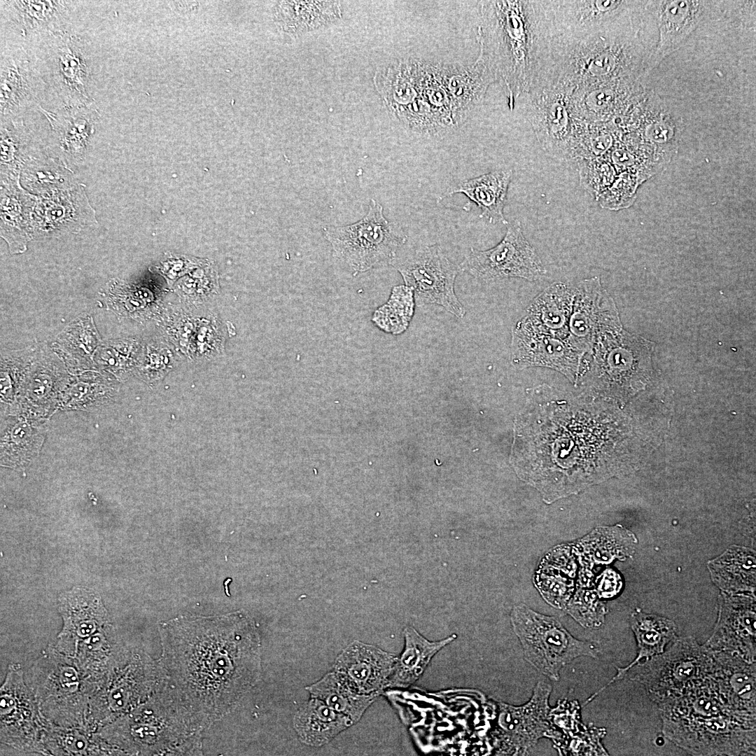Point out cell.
Here are the masks:
<instances>
[{"instance_id": "1", "label": "cell", "mask_w": 756, "mask_h": 756, "mask_svg": "<svg viewBox=\"0 0 756 756\" xmlns=\"http://www.w3.org/2000/svg\"><path fill=\"white\" fill-rule=\"evenodd\" d=\"M158 660L169 684L209 726L232 711L257 684L261 644L244 610L181 615L159 624Z\"/></svg>"}, {"instance_id": "2", "label": "cell", "mask_w": 756, "mask_h": 756, "mask_svg": "<svg viewBox=\"0 0 756 756\" xmlns=\"http://www.w3.org/2000/svg\"><path fill=\"white\" fill-rule=\"evenodd\" d=\"M479 57L504 88L510 110L528 93L547 53L549 31L538 1H482Z\"/></svg>"}, {"instance_id": "3", "label": "cell", "mask_w": 756, "mask_h": 756, "mask_svg": "<svg viewBox=\"0 0 756 756\" xmlns=\"http://www.w3.org/2000/svg\"><path fill=\"white\" fill-rule=\"evenodd\" d=\"M662 733L695 755H755L756 723L740 715L711 671L694 687L659 705Z\"/></svg>"}, {"instance_id": "4", "label": "cell", "mask_w": 756, "mask_h": 756, "mask_svg": "<svg viewBox=\"0 0 756 756\" xmlns=\"http://www.w3.org/2000/svg\"><path fill=\"white\" fill-rule=\"evenodd\" d=\"M209 726L163 675L150 696L97 733L122 755H200Z\"/></svg>"}, {"instance_id": "5", "label": "cell", "mask_w": 756, "mask_h": 756, "mask_svg": "<svg viewBox=\"0 0 756 756\" xmlns=\"http://www.w3.org/2000/svg\"><path fill=\"white\" fill-rule=\"evenodd\" d=\"M634 42L620 27L579 36L550 35L538 78L568 92L634 79L638 52Z\"/></svg>"}, {"instance_id": "6", "label": "cell", "mask_w": 756, "mask_h": 756, "mask_svg": "<svg viewBox=\"0 0 756 756\" xmlns=\"http://www.w3.org/2000/svg\"><path fill=\"white\" fill-rule=\"evenodd\" d=\"M24 679L41 713L49 722L88 729L89 702L95 685L83 674L73 657L50 644Z\"/></svg>"}, {"instance_id": "7", "label": "cell", "mask_w": 756, "mask_h": 756, "mask_svg": "<svg viewBox=\"0 0 756 756\" xmlns=\"http://www.w3.org/2000/svg\"><path fill=\"white\" fill-rule=\"evenodd\" d=\"M410 80L405 104L392 116L407 132L426 139H441L461 126L454 111L446 76V62L404 58Z\"/></svg>"}, {"instance_id": "8", "label": "cell", "mask_w": 756, "mask_h": 756, "mask_svg": "<svg viewBox=\"0 0 756 756\" xmlns=\"http://www.w3.org/2000/svg\"><path fill=\"white\" fill-rule=\"evenodd\" d=\"M323 231L332 246V255L346 265L354 275L382 262L390 264L408 239L400 227L385 218L383 206L374 199L358 221L326 226Z\"/></svg>"}, {"instance_id": "9", "label": "cell", "mask_w": 756, "mask_h": 756, "mask_svg": "<svg viewBox=\"0 0 756 756\" xmlns=\"http://www.w3.org/2000/svg\"><path fill=\"white\" fill-rule=\"evenodd\" d=\"M511 622L524 659L553 680L558 681L561 669L575 659L598 657L595 643L575 638L556 617L538 612L524 603L513 607Z\"/></svg>"}, {"instance_id": "10", "label": "cell", "mask_w": 756, "mask_h": 756, "mask_svg": "<svg viewBox=\"0 0 756 756\" xmlns=\"http://www.w3.org/2000/svg\"><path fill=\"white\" fill-rule=\"evenodd\" d=\"M711 653L692 636L677 638L662 654L629 668L626 677L643 685L657 705L694 687L712 670Z\"/></svg>"}, {"instance_id": "11", "label": "cell", "mask_w": 756, "mask_h": 756, "mask_svg": "<svg viewBox=\"0 0 756 756\" xmlns=\"http://www.w3.org/2000/svg\"><path fill=\"white\" fill-rule=\"evenodd\" d=\"M160 677L158 660L144 650L132 648L127 657L91 696L88 729L97 732L145 702L155 691Z\"/></svg>"}, {"instance_id": "12", "label": "cell", "mask_w": 756, "mask_h": 756, "mask_svg": "<svg viewBox=\"0 0 756 756\" xmlns=\"http://www.w3.org/2000/svg\"><path fill=\"white\" fill-rule=\"evenodd\" d=\"M390 265L412 289L418 306L439 305L458 318L465 316L454 288L459 265L453 262L440 245L420 246L404 255L397 254Z\"/></svg>"}, {"instance_id": "13", "label": "cell", "mask_w": 756, "mask_h": 756, "mask_svg": "<svg viewBox=\"0 0 756 756\" xmlns=\"http://www.w3.org/2000/svg\"><path fill=\"white\" fill-rule=\"evenodd\" d=\"M459 267L461 271L486 282L507 278L533 281L541 279L547 274L535 248L525 237L518 220L509 225L505 236L494 247L486 250L471 247Z\"/></svg>"}, {"instance_id": "14", "label": "cell", "mask_w": 756, "mask_h": 756, "mask_svg": "<svg viewBox=\"0 0 756 756\" xmlns=\"http://www.w3.org/2000/svg\"><path fill=\"white\" fill-rule=\"evenodd\" d=\"M48 723L25 681L21 665L10 664L0 689L1 743L45 755L43 737Z\"/></svg>"}, {"instance_id": "15", "label": "cell", "mask_w": 756, "mask_h": 756, "mask_svg": "<svg viewBox=\"0 0 756 756\" xmlns=\"http://www.w3.org/2000/svg\"><path fill=\"white\" fill-rule=\"evenodd\" d=\"M528 94L530 122L544 150L554 158L571 160L580 125L573 120L568 94L549 83L536 84Z\"/></svg>"}, {"instance_id": "16", "label": "cell", "mask_w": 756, "mask_h": 756, "mask_svg": "<svg viewBox=\"0 0 756 756\" xmlns=\"http://www.w3.org/2000/svg\"><path fill=\"white\" fill-rule=\"evenodd\" d=\"M646 344L624 330L598 342L590 352L592 361L587 377L590 388L616 395L629 392Z\"/></svg>"}, {"instance_id": "17", "label": "cell", "mask_w": 756, "mask_h": 756, "mask_svg": "<svg viewBox=\"0 0 756 756\" xmlns=\"http://www.w3.org/2000/svg\"><path fill=\"white\" fill-rule=\"evenodd\" d=\"M568 340L585 353L607 336L623 330L615 304L598 276L575 287Z\"/></svg>"}, {"instance_id": "18", "label": "cell", "mask_w": 756, "mask_h": 756, "mask_svg": "<svg viewBox=\"0 0 756 756\" xmlns=\"http://www.w3.org/2000/svg\"><path fill=\"white\" fill-rule=\"evenodd\" d=\"M511 361L518 369L549 368L578 382L582 360L586 354L568 340L536 329L522 318L511 332Z\"/></svg>"}, {"instance_id": "19", "label": "cell", "mask_w": 756, "mask_h": 756, "mask_svg": "<svg viewBox=\"0 0 756 756\" xmlns=\"http://www.w3.org/2000/svg\"><path fill=\"white\" fill-rule=\"evenodd\" d=\"M550 34L584 36L620 27L634 1H540Z\"/></svg>"}, {"instance_id": "20", "label": "cell", "mask_w": 756, "mask_h": 756, "mask_svg": "<svg viewBox=\"0 0 756 756\" xmlns=\"http://www.w3.org/2000/svg\"><path fill=\"white\" fill-rule=\"evenodd\" d=\"M551 691L552 685L540 680L526 704L517 707L502 705L499 726L505 745L511 752L526 755L543 737L551 738L557 746L562 742L563 734L554 727L550 718Z\"/></svg>"}, {"instance_id": "21", "label": "cell", "mask_w": 756, "mask_h": 756, "mask_svg": "<svg viewBox=\"0 0 756 756\" xmlns=\"http://www.w3.org/2000/svg\"><path fill=\"white\" fill-rule=\"evenodd\" d=\"M755 594L721 592L718 619L704 646L710 651L724 652L755 662Z\"/></svg>"}, {"instance_id": "22", "label": "cell", "mask_w": 756, "mask_h": 756, "mask_svg": "<svg viewBox=\"0 0 756 756\" xmlns=\"http://www.w3.org/2000/svg\"><path fill=\"white\" fill-rule=\"evenodd\" d=\"M97 223L85 186L78 183L55 194L36 196L32 214V237L45 239L77 233Z\"/></svg>"}, {"instance_id": "23", "label": "cell", "mask_w": 756, "mask_h": 756, "mask_svg": "<svg viewBox=\"0 0 756 756\" xmlns=\"http://www.w3.org/2000/svg\"><path fill=\"white\" fill-rule=\"evenodd\" d=\"M58 609L63 627L54 645L69 657H74L80 642L111 624L99 596L83 587L62 594Z\"/></svg>"}, {"instance_id": "24", "label": "cell", "mask_w": 756, "mask_h": 756, "mask_svg": "<svg viewBox=\"0 0 756 756\" xmlns=\"http://www.w3.org/2000/svg\"><path fill=\"white\" fill-rule=\"evenodd\" d=\"M397 659L375 646L355 640L337 657L333 671L358 693L378 695L389 685Z\"/></svg>"}, {"instance_id": "25", "label": "cell", "mask_w": 756, "mask_h": 756, "mask_svg": "<svg viewBox=\"0 0 756 756\" xmlns=\"http://www.w3.org/2000/svg\"><path fill=\"white\" fill-rule=\"evenodd\" d=\"M710 652L713 658V675L721 692L739 715L756 722L755 662L724 652Z\"/></svg>"}, {"instance_id": "26", "label": "cell", "mask_w": 756, "mask_h": 756, "mask_svg": "<svg viewBox=\"0 0 756 756\" xmlns=\"http://www.w3.org/2000/svg\"><path fill=\"white\" fill-rule=\"evenodd\" d=\"M0 197L1 237L10 253H22L33 239L32 214L36 195L25 190L20 181L1 185Z\"/></svg>"}, {"instance_id": "27", "label": "cell", "mask_w": 756, "mask_h": 756, "mask_svg": "<svg viewBox=\"0 0 756 756\" xmlns=\"http://www.w3.org/2000/svg\"><path fill=\"white\" fill-rule=\"evenodd\" d=\"M132 648L120 640L111 624L80 642L74 658L78 668L97 689L127 657Z\"/></svg>"}, {"instance_id": "28", "label": "cell", "mask_w": 756, "mask_h": 756, "mask_svg": "<svg viewBox=\"0 0 756 756\" xmlns=\"http://www.w3.org/2000/svg\"><path fill=\"white\" fill-rule=\"evenodd\" d=\"M274 21L284 34L298 38L328 27L342 18L338 1H280L274 8Z\"/></svg>"}, {"instance_id": "29", "label": "cell", "mask_w": 756, "mask_h": 756, "mask_svg": "<svg viewBox=\"0 0 756 756\" xmlns=\"http://www.w3.org/2000/svg\"><path fill=\"white\" fill-rule=\"evenodd\" d=\"M575 288L564 282H554L527 307L522 318L538 330L567 339Z\"/></svg>"}, {"instance_id": "30", "label": "cell", "mask_w": 756, "mask_h": 756, "mask_svg": "<svg viewBox=\"0 0 756 756\" xmlns=\"http://www.w3.org/2000/svg\"><path fill=\"white\" fill-rule=\"evenodd\" d=\"M631 627L637 643V656L629 665L617 668L615 676L604 686L589 697L585 704L589 703L608 686L624 678L626 672L634 665L662 654L666 647L674 641L676 636V625L672 620L657 615L643 612L638 609L631 615Z\"/></svg>"}, {"instance_id": "31", "label": "cell", "mask_w": 756, "mask_h": 756, "mask_svg": "<svg viewBox=\"0 0 756 756\" xmlns=\"http://www.w3.org/2000/svg\"><path fill=\"white\" fill-rule=\"evenodd\" d=\"M512 169H498L459 182L447 190L442 197L461 193L480 209L481 216L491 223L508 224L503 214Z\"/></svg>"}, {"instance_id": "32", "label": "cell", "mask_w": 756, "mask_h": 756, "mask_svg": "<svg viewBox=\"0 0 756 756\" xmlns=\"http://www.w3.org/2000/svg\"><path fill=\"white\" fill-rule=\"evenodd\" d=\"M55 352L43 347L36 351L23 381L20 396L34 405L50 403L69 384L64 365Z\"/></svg>"}, {"instance_id": "33", "label": "cell", "mask_w": 756, "mask_h": 756, "mask_svg": "<svg viewBox=\"0 0 756 756\" xmlns=\"http://www.w3.org/2000/svg\"><path fill=\"white\" fill-rule=\"evenodd\" d=\"M659 42L655 53L648 62L650 69L677 49L696 27L701 16V1H658Z\"/></svg>"}, {"instance_id": "34", "label": "cell", "mask_w": 756, "mask_h": 756, "mask_svg": "<svg viewBox=\"0 0 756 756\" xmlns=\"http://www.w3.org/2000/svg\"><path fill=\"white\" fill-rule=\"evenodd\" d=\"M636 544L632 532L615 525L597 527L578 540L573 548L582 567H592L608 564L615 559L625 560L634 552Z\"/></svg>"}, {"instance_id": "35", "label": "cell", "mask_w": 756, "mask_h": 756, "mask_svg": "<svg viewBox=\"0 0 756 756\" xmlns=\"http://www.w3.org/2000/svg\"><path fill=\"white\" fill-rule=\"evenodd\" d=\"M293 727L299 739L310 746H321L354 723L323 701L311 697L295 713Z\"/></svg>"}, {"instance_id": "36", "label": "cell", "mask_w": 756, "mask_h": 756, "mask_svg": "<svg viewBox=\"0 0 756 756\" xmlns=\"http://www.w3.org/2000/svg\"><path fill=\"white\" fill-rule=\"evenodd\" d=\"M708 568L713 583L727 594H751L755 591V552L732 545L709 561Z\"/></svg>"}, {"instance_id": "37", "label": "cell", "mask_w": 756, "mask_h": 756, "mask_svg": "<svg viewBox=\"0 0 756 756\" xmlns=\"http://www.w3.org/2000/svg\"><path fill=\"white\" fill-rule=\"evenodd\" d=\"M45 755H122L97 732L83 728L59 727L49 722L43 737Z\"/></svg>"}, {"instance_id": "38", "label": "cell", "mask_w": 756, "mask_h": 756, "mask_svg": "<svg viewBox=\"0 0 756 756\" xmlns=\"http://www.w3.org/2000/svg\"><path fill=\"white\" fill-rule=\"evenodd\" d=\"M306 690L311 697L323 701L333 710L349 718L354 724L377 696L358 693L334 671L307 686Z\"/></svg>"}, {"instance_id": "39", "label": "cell", "mask_w": 756, "mask_h": 756, "mask_svg": "<svg viewBox=\"0 0 756 756\" xmlns=\"http://www.w3.org/2000/svg\"><path fill=\"white\" fill-rule=\"evenodd\" d=\"M20 181L25 190L38 197L55 194L78 183L74 172L62 160L41 155L25 164Z\"/></svg>"}, {"instance_id": "40", "label": "cell", "mask_w": 756, "mask_h": 756, "mask_svg": "<svg viewBox=\"0 0 756 756\" xmlns=\"http://www.w3.org/2000/svg\"><path fill=\"white\" fill-rule=\"evenodd\" d=\"M92 318L83 315L71 323L59 335L53 348L68 365L90 368L94 354L101 344Z\"/></svg>"}, {"instance_id": "41", "label": "cell", "mask_w": 756, "mask_h": 756, "mask_svg": "<svg viewBox=\"0 0 756 756\" xmlns=\"http://www.w3.org/2000/svg\"><path fill=\"white\" fill-rule=\"evenodd\" d=\"M1 125V185L20 182L25 164L39 155L22 122Z\"/></svg>"}, {"instance_id": "42", "label": "cell", "mask_w": 756, "mask_h": 756, "mask_svg": "<svg viewBox=\"0 0 756 756\" xmlns=\"http://www.w3.org/2000/svg\"><path fill=\"white\" fill-rule=\"evenodd\" d=\"M404 633L405 649L400 659H397L389 685H405L415 681L433 655L455 638L453 635L445 640L431 643L410 626L406 627Z\"/></svg>"}, {"instance_id": "43", "label": "cell", "mask_w": 756, "mask_h": 756, "mask_svg": "<svg viewBox=\"0 0 756 756\" xmlns=\"http://www.w3.org/2000/svg\"><path fill=\"white\" fill-rule=\"evenodd\" d=\"M415 299L412 289L406 285L394 286L386 303L377 309L372 321L380 330L400 335L408 328L414 313Z\"/></svg>"}, {"instance_id": "44", "label": "cell", "mask_w": 756, "mask_h": 756, "mask_svg": "<svg viewBox=\"0 0 756 756\" xmlns=\"http://www.w3.org/2000/svg\"><path fill=\"white\" fill-rule=\"evenodd\" d=\"M26 421H18L10 425L1 435V463L22 465L38 452L42 433Z\"/></svg>"}, {"instance_id": "45", "label": "cell", "mask_w": 756, "mask_h": 756, "mask_svg": "<svg viewBox=\"0 0 756 756\" xmlns=\"http://www.w3.org/2000/svg\"><path fill=\"white\" fill-rule=\"evenodd\" d=\"M62 45L57 52L59 66V80L67 91L66 101L79 103L85 106L92 105L85 92V82L87 77L86 65L83 63L76 50L71 49L72 41L69 37L62 39Z\"/></svg>"}, {"instance_id": "46", "label": "cell", "mask_w": 756, "mask_h": 756, "mask_svg": "<svg viewBox=\"0 0 756 756\" xmlns=\"http://www.w3.org/2000/svg\"><path fill=\"white\" fill-rule=\"evenodd\" d=\"M24 63L17 64L13 59L4 61L1 72V115L15 113L26 107L31 101L27 71L20 70Z\"/></svg>"}, {"instance_id": "47", "label": "cell", "mask_w": 756, "mask_h": 756, "mask_svg": "<svg viewBox=\"0 0 756 756\" xmlns=\"http://www.w3.org/2000/svg\"><path fill=\"white\" fill-rule=\"evenodd\" d=\"M141 346L137 340L130 338L102 342L94 361L116 377L123 376L139 362Z\"/></svg>"}, {"instance_id": "48", "label": "cell", "mask_w": 756, "mask_h": 756, "mask_svg": "<svg viewBox=\"0 0 756 756\" xmlns=\"http://www.w3.org/2000/svg\"><path fill=\"white\" fill-rule=\"evenodd\" d=\"M38 346L4 351L1 355V402H10L19 393Z\"/></svg>"}, {"instance_id": "49", "label": "cell", "mask_w": 756, "mask_h": 756, "mask_svg": "<svg viewBox=\"0 0 756 756\" xmlns=\"http://www.w3.org/2000/svg\"><path fill=\"white\" fill-rule=\"evenodd\" d=\"M580 578L579 589L578 588L565 608L582 626L587 628L598 627L604 622L607 613L606 606L600 600L596 590L591 589V583L587 585L591 581V578L585 576V581Z\"/></svg>"}, {"instance_id": "50", "label": "cell", "mask_w": 756, "mask_h": 756, "mask_svg": "<svg viewBox=\"0 0 756 756\" xmlns=\"http://www.w3.org/2000/svg\"><path fill=\"white\" fill-rule=\"evenodd\" d=\"M76 110L67 113L68 115L56 116L48 115L52 128L61 132L62 141L66 150L81 153L85 147L87 139L92 132L91 121H87L85 116L80 117V111Z\"/></svg>"}, {"instance_id": "51", "label": "cell", "mask_w": 756, "mask_h": 756, "mask_svg": "<svg viewBox=\"0 0 756 756\" xmlns=\"http://www.w3.org/2000/svg\"><path fill=\"white\" fill-rule=\"evenodd\" d=\"M581 186L596 200L614 182L617 172L609 162L602 158L577 162Z\"/></svg>"}, {"instance_id": "52", "label": "cell", "mask_w": 756, "mask_h": 756, "mask_svg": "<svg viewBox=\"0 0 756 756\" xmlns=\"http://www.w3.org/2000/svg\"><path fill=\"white\" fill-rule=\"evenodd\" d=\"M139 362L141 372L148 379H159L171 368L172 354L164 345L151 343L142 349Z\"/></svg>"}, {"instance_id": "53", "label": "cell", "mask_w": 756, "mask_h": 756, "mask_svg": "<svg viewBox=\"0 0 756 756\" xmlns=\"http://www.w3.org/2000/svg\"><path fill=\"white\" fill-rule=\"evenodd\" d=\"M606 734L604 728L585 727L580 735L576 732L568 736L571 737L569 744L563 745L560 748L566 749L573 755H608L601 743Z\"/></svg>"}, {"instance_id": "54", "label": "cell", "mask_w": 756, "mask_h": 756, "mask_svg": "<svg viewBox=\"0 0 756 756\" xmlns=\"http://www.w3.org/2000/svg\"><path fill=\"white\" fill-rule=\"evenodd\" d=\"M19 8L24 24L31 27H41L50 22L61 5L58 1H14Z\"/></svg>"}, {"instance_id": "55", "label": "cell", "mask_w": 756, "mask_h": 756, "mask_svg": "<svg viewBox=\"0 0 756 756\" xmlns=\"http://www.w3.org/2000/svg\"><path fill=\"white\" fill-rule=\"evenodd\" d=\"M550 718L554 727H559L568 736L579 732L580 725H582L578 702H559L556 708L550 709Z\"/></svg>"}, {"instance_id": "56", "label": "cell", "mask_w": 756, "mask_h": 756, "mask_svg": "<svg viewBox=\"0 0 756 756\" xmlns=\"http://www.w3.org/2000/svg\"><path fill=\"white\" fill-rule=\"evenodd\" d=\"M596 592L600 598H610L617 595L622 587V580L620 574L613 569L608 568L597 578Z\"/></svg>"}]
</instances>
